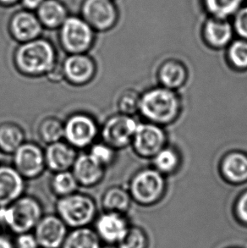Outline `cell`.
Instances as JSON below:
<instances>
[{
    "label": "cell",
    "mask_w": 247,
    "mask_h": 248,
    "mask_svg": "<svg viewBox=\"0 0 247 248\" xmlns=\"http://www.w3.org/2000/svg\"><path fill=\"white\" fill-rule=\"evenodd\" d=\"M12 61L15 71L27 78L46 77L59 62L54 44L41 37L19 44L14 51Z\"/></svg>",
    "instance_id": "cell-1"
},
{
    "label": "cell",
    "mask_w": 247,
    "mask_h": 248,
    "mask_svg": "<svg viewBox=\"0 0 247 248\" xmlns=\"http://www.w3.org/2000/svg\"><path fill=\"white\" fill-rule=\"evenodd\" d=\"M44 215L40 200L31 195L24 194L11 204L0 208V225L20 235L34 231Z\"/></svg>",
    "instance_id": "cell-2"
},
{
    "label": "cell",
    "mask_w": 247,
    "mask_h": 248,
    "mask_svg": "<svg viewBox=\"0 0 247 248\" xmlns=\"http://www.w3.org/2000/svg\"><path fill=\"white\" fill-rule=\"evenodd\" d=\"M139 111L151 123L168 124L180 114L181 102L174 90L157 87L140 96Z\"/></svg>",
    "instance_id": "cell-3"
},
{
    "label": "cell",
    "mask_w": 247,
    "mask_h": 248,
    "mask_svg": "<svg viewBox=\"0 0 247 248\" xmlns=\"http://www.w3.org/2000/svg\"><path fill=\"white\" fill-rule=\"evenodd\" d=\"M55 208L56 215L70 228L87 227L97 217V205L94 198L79 191L58 198Z\"/></svg>",
    "instance_id": "cell-4"
},
{
    "label": "cell",
    "mask_w": 247,
    "mask_h": 248,
    "mask_svg": "<svg viewBox=\"0 0 247 248\" xmlns=\"http://www.w3.org/2000/svg\"><path fill=\"white\" fill-rule=\"evenodd\" d=\"M63 141L77 151L88 149L100 135V125L96 118L82 111L70 114L63 121Z\"/></svg>",
    "instance_id": "cell-5"
},
{
    "label": "cell",
    "mask_w": 247,
    "mask_h": 248,
    "mask_svg": "<svg viewBox=\"0 0 247 248\" xmlns=\"http://www.w3.org/2000/svg\"><path fill=\"white\" fill-rule=\"evenodd\" d=\"M59 41L67 54H88L95 43L94 30L79 17H68L60 28Z\"/></svg>",
    "instance_id": "cell-6"
},
{
    "label": "cell",
    "mask_w": 247,
    "mask_h": 248,
    "mask_svg": "<svg viewBox=\"0 0 247 248\" xmlns=\"http://www.w3.org/2000/svg\"><path fill=\"white\" fill-rule=\"evenodd\" d=\"M138 123L131 115L118 114L111 115L100 126L101 141L120 150L130 144Z\"/></svg>",
    "instance_id": "cell-7"
},
{
    "label": "cell",
    "mask_w": 247,
    "mask_h": 248,
    "mask_svg": "<svg viewBox=\"0 0 247 248\" xmlns=\"http://www.w3.org/2000/svg\"><path fill=\"white\" fill-rule=\"evenodd\" d=\"M12 166L26 180H36L47 170L44 149L34 141H25L12 155Z\"/></svg>",
    "instance_id": "cell-8"
},
{
    "label": "cell",
    "mask_w": 247,
    "mask_h": 248,
    "mask_svg": "<svg viewBox=\"0 0 247 248\" xmlns=\"http://www.w3.org/2000/svg\"><path fill=\"white\" fill-rule=\"evenodd\" d=\"M165 188L163 174L157 170H143L136 174L130 184L131 198L140 204H152L162 197Z\"/></svg>",
    "instance_id": "cell-9"
},
{
    "label": "cell",
    "mask_w": 247,
    "mask_h": 248,
    "mask_svg": "<svg viewBox=\"0 0 247 248\" xmlns=\"http://www.w3.org/2000/svg\"><path fill=\"white\" fill-rule=\"evenodd\" d=\"M61 65L64 81L73 87L87 86L97 75V63L88 54H67Z\"/></svg>",
    "instance_id": "cell-10"
},
{
    "label": "cell",
    "mask_w": 247,
    "mask_h": 248,
    "mask_svg": "<svg viewBox=\"0 0 247 248\" xmlns=\"http://www.w3.org/2000/svg\"><path fill=\"white\" fill-rule=\"evenodd\" d=\"M166 135L159 124L154 123L138 124L134 135V150L140 157H154L165 147Z\"/></svg>",
    "instance_id": "cell-11"
},
{
    "label": "cell",
    "mask_w": 247,
    "mask_h": 248,
    "mask_svg": "<svg viewBox=\"0 0 247 248\" xmlns=\"http://www.w3.org/2000/svg\"><path fill=\"white\" fill-rule=\"evenodd\" d=\"M68 233V226L57 215H44L34 229L40 248H62Z\"/></svg>",
    "instance_id": "cell-12"
},
{
    "label": "cell",
    "mask_w": 247,
    "mask_h": 248,
    "mask_svg": "<svg viewBox=\"0 0 247 248\" xmlns=\"http://www.w3.org/2000/svg\"><path fill=\"white\" fill-rule=\"evenodd\" d=\"M84 20L94 31H105L114 27L116 10L110 0H86L82 8Z\"/></svg>",
    "instance_id": "cell-13"
},
{
    "label": "cell",
    "mask_w": 247,
    "mask_h": 248,
    "mask_svg": "<svg viewBox=\"0 0 247 248\" xmlns=\"http://www.w3.org/2000/svg\"><path fill=\"white\" fill-rule=\"evenodd\" d=\"M94 222V230L101 242L108 244H118L130 228L123 214L116 212L104 211L97 216Z\"/></svg>",
    "instance_id": "cell-14"
},
{
    "label": "cell",
    "mask_w": 247,
    "mask_h": 248,
    "mask_svg": "<svg viewBox=\"0 0 247 248\" xmlns=\"http://www.w3.org/2000/svg\"><path fill=\"white\" fill-rule=\"evenodd\" d=\"M26 189L27 181L12 165H0V208L23 196Z\"/></svg>",
    "instance_id": "cell-15"
},
{
    "label": "cell",
    "mask_w": 247,
    "mask_h": 248,
    "mask_svg": "<svg viewBox=\"0 0 247 248\" xmlns=\"http://www.w3.org/2000/svg\"><path fill=\"white\" fill-rule=\"evenodd\" d=\"M47 170L53 174L71 170L78 157V151L65 141L47 145L44 149Z\"/></svg>",
    "instance_id": "cell-16"
},
{
    "label": "cell",
    "mask_w": 247,
    "mask_h": 248,
    "mask_svg": "<svg viewBox=\"0 0 247 248\" xmlns=\"http://www.w3.org/2000/svg\"><path fill=\"white\" fill-rule=\"evenodd\" d=\"M9 30L14 40L21 44L39 38L43 31V26L33 14L21 11L12 17Z\"/></svg>",
    "instance_id": "cell-17"
},
{
    "label": "cell",
    "mask_w": 247,
    "mask_h": 248,
    "mask_svg": "<svg viewBox=\"0 0 247 248\" xmlns=\"http://www.w3.org/2000/svg\"><path fill=\"white\" fill-rule=\"evenodd\" d=\"M80 187L93 188L104 181L106 170L92 159L87 152L78 155L71 169Z\"/></svg>",
    "instance_id": "cell-18"
},
{
    "label": "cell",
    "mask_w": 247,
    "mask_h": 248,
    "mask_svg": "<svg viewBox=\"0 0 247 248\" xmlns=\"http://www.w3.org/2000/svg\"><path fill=\"white\" fill-rule=\"evenodd\" d=\"M26 141V132L20 124L13 121L0 123V152L3 155H13Z\"/></svg>",
    "instance_id": "cell-19"
},
{
    "label": "cell",
    "mask_w": 247,
    "mask_h": 248,
    "mask_svg": "<svg viewBox=\"0 0 247 248\" xmlns=\"http://www.w3.org/2000/svg\"><path fill=\"white\" fill-rule=\"evenodd\" d=\"M221 171L231 183H242L247 181V155L234 152L224 157Z\"/></svg>",
    "instance_id": "cell-20"
},
{
    "label": "cell",
    "mask_w": 247,
    "mask_h": 248,
    "mask_svg": "<svg viewBox=\"0 0 247 248\" xmlns=\"http://www.w3.org/2000/svg\"><path fill=\"white\" fill-rule=\"evenodd\" d=\"M37 18L43 27L55 29L61 28L68 16L65 8L57 0H44L38 8Z\"/></svg>",
    "instance_id": "cell-21"
},
{
    "label": "cell",
    "mask_w": 247,
    "mask_h": 248,
    "mask_svg": "<svg viewBox=\"0 0 247 248\" xmlns=\"http://www.w3.org/2000/svg\"><path fill=\"white\" fill-rule=\"evenodd\" d=\"M131 196L124 188L113 186L104 191L101 204L104 211L116 212L124 214L130 208Z\"/></svg>",
    "instance_id": "cell-22"
},
{
    "label": "cell",
    "mask_w": 247,
    "mask_h": 248,
    "mask_svg": "<svg viewBox=\"0 0 247 248\" xmlns=\"http://www.w3.org/2000/svg\"><path fill=\"white\" fill-rule=\"evenodd\" d=\"M205 38L212 47L226 46L233 37V29L230 23L221 19L207 21L204 28Z\"/></svg>",
    "instance_id": "cell-23"
},
{
    "label": "cell",
    "mask_w": 247,
    "mask_h": 248,
    "mask_svg": "<svg viewBox=\"0 0 247 248\" xmlns=\"http://www.w3.org/2000/svg\"><path fill=\"white\" fill-rule=\"evenodd\" d=\"M158 78L163 87L174 90L183 86L186 81V69L181 62L167 61L161 66Z\"/></svg>",
    "instance_id": "cell-24"
},
{
    "label": "cell",
    "mask_w": 247,
    "mask_h": 248,
    "mask_svg": "<svg viewBox=\"0 0 247 248\" xmlns=\"http://www.w3.org/2000/svg\"><path fill=\"white\" fill-rule=\"evenodd\" d=\"M101 240L94 229H73L68 233L61 248H101Z\"/></svg>",
    "instance_id": "cell-25"
},
{
    "label": "cell",
    "mask_w": 247,
    "mask_h": 248,
    "mask_svg": "<svg viewBox=\"0 0 247 248\" xmlns=\"http://www.w3.org/2000/svg\"><path fill=\"white\" fill-rule=\"evenodd\" d=\"M37 133L40 141L47 146L63 141V121L52 115L44 117L37 124Z\"/></svg>",
    "instance_id": "cell-26"
},
{
    "label": "cell",
    "mask_w": 247,
    "mask_h": 248,
    "mask_svg": "<svg viewBox=\"0 0 247 248\" xmlns=\"http://www.w3.org/2000/svg\"><path fill=\"white\" fill-rule=\"evenodd\" d=\"M49 187L54 196L61 198L77 192L80 186L72 171L68 170L54 173L51 176Z\"/></svg>",
    "instance_id": "cell-27"
},
{
    "label": "cell",
    "mask_w": 247,
    "mask_h": 248,
    "mask_svg": "<svg viewBox=\"0 0 247 248\" xmlns=\"http://www.w3.org/2000/svg\"><path fill=\"white\" fill-rule=\"evenodd\" d=\"M87 153L95 163L105 170L114 164L117 156V150L103 141L94 142Z\"/></svg>",
    "instance_id": "cell-28"
},
{
    "label": "cell",
    "mask_w": 247,
    "mask_h": 248,
    "mask_svg": "<svg viewBox=\"0 0 247 248\" xmlns=\"http://www.w3.org/2000/svg\"><path fill=\"white\" fill-rule=\"evenodd\" d=\"M155 170L161 174H170L177 170L180 165V157L177 152L171 148L164 147L154 157Z\"/></svg>",
    "instance_id": "cell-29"
},
{
    "label": "cell",
    "mask_w": 247,
    "mask_h": 248,
    "mask_svg": "<svg viewBox=\"0 0 247 248\" xmlns=\"http://www.w3.org/2000/svg\"><path fill=\"white\" fill-rule=\"evenodd\" d=\"M243 0H205L207 10L217 19H224L235 13Z\"/></svg>",
    "instance_id": "cell-30"
},
{
    "label": "cell",
    "mask_w": 247,
    "mask_h": 248,
    "mask_svg": "<svg viewBox=\"0 0 247 248\" xmlns=\"http://www.w3.org/2000/svg\"><path fill=\"white\" fill-rule=\"evenodd\" d=\"M228 59L237 70L247 69V40H237L232 43L228 49Z\"/></svg>",
    "instance_id": "cell-31"
},
{
    "label": "cell",
    "mask_w": 247,
    "mask_h": 248,
    "mask_svg": "<svg viewBox=\"0 0 247 248\" xmlns=\"http://www.w3.org/2000/svg\"><path fill=\"white\" fill-rule=\"evenodd\" d=\"M140 96L133 90H125L118 99L119 113L131 115L139 110Z\"/></svg>",
    "instance_id": "cell-32"
},
{
    "label": "cell",
    "mask_w": 247,
    "mask_h": 248,
    "mask_svg": "<svg viewBox=\"0 0 247 248\" xmlns=\"http://www.w3.org/2000/svg\"><path fill=\"white\" fill-rule=\"evenodd\" d=\"M146 235L137 227H130L125 236L118 243L119 248H146Z\"/></svg>",
    "instance_id": "cell-33"
},
{
    "label": "cell",
    "mask_w": 247,
    "mask_h": 248,
    "mask_svg": "<svg viewBox=\"0 0 247 248\" xmlns=\"http://www.w3.org/2000/svg\"><path fill=\"white\" fill-rule=\"evenodd\" d=\"M15 248H40L37 238L31 232L22 233L16 235V238L14 242Z\"/></svg>",
    "instance_id": "cell-34"
},
{
    "label": "cell",
    "mask_w": 247,
    "mask_h": 248,
    "mask_svg": "<svg viewBox=\"0 0 247 248\" xmlns=\"http://www.w3.org/2000/svg\"><path fill=\"white\" fill-rule=\"evenodd\" d=\"M234 27L237 33L245 40H247V7H245L238 12Z\"/></svg>",
    "instance_id": "cell-35"
},
{
    "label": "cell",
    "mask_w": 247,
    "mask_h": 248,
    "mask_svg": "<svg viewBox=\"0 0 247 248\" xmlns=\"http://www.w3.org/2000/svg\"><path fill=\"white\" fill-rule=\"evenodd\" d=\"M236 214L242 221L247 224V191H245L238 199Z\"/></svg>",
    "instance_id": "cell-36"
},
{
    "label": "cell",
    "mask_w": 247,
    "mask_h": 248,
    "mask_svg": "<svg viewBox=\"0 0 247 248\" xmlns=\"http://www.w3.org/2000/svg\"><path fill=\"white\" fill-rule=\"evenodd\" d=\"M48 81L53 83H60L61 81H64L63 79V69L61 65V62H58L57 64L51 70L47 76L45 77Z\"/></svg>",
    "instance_id": "cell-37"
},
{
    "label": "cell",
    "mask_w": 247,
    "mask_h": 248,
    "mask_svg": "<svg viewBox=\"0 0 247 248\" xmlns=\"http://www.w3.org/2000/svg\"><path fill=\"white\" fill-rule=\"evenodd\" d=\"M44 2V0H22L24 5L30 10L38 9Z\"/></svg>",
    "instance_id": "cell-38"
},
{
    "label": "cell",
    "mask_w": 247,
    "mask_h": 248,
    "mask_svg": "<svg viewBox=\"0 0 247 248\" xmlns=\"http://www.w3.org/2000/svg\"><path fill=\"white\" fill-rule=\"evenodd\" d=\"M0 248H15L14 242L5 235H0Z\"/></svg>",
    "instance_id": "cell-39"
},
{
    "label": "cell",
    "mask_w": 247,
    "mask_h": 248,
    "mask_svg": "<svg viewBox=\"0 0 247 248\" xmlns=\"http://www.w3.org/2000/svg\"><path fill=\"white\" fill-rule=\"evenodd\" d=\"M1 2H3V3H13L15 1H16V0H0Z\"/></svg>",
    "instance_id": "cell-40"
},
{
    "label": "cell",
    "mask_w": 247,
    "mask_h": 248,
    "mask_svg": "<svg viewBox=\"0 0 247 248\" xmlns=\"http://www.w3.org/2000/svg\"><path fill=\"white\" fill-rule=\"evenodd\" d=\"M3 155L0 152V165H2L1 163H2V161H3Z\"/></svg>",
    "instance_id": "cell-41"
}]
</instances>
